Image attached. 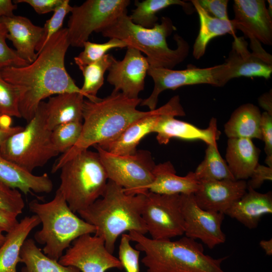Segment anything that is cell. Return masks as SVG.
<instances>
[{"instance_id":"6da1fadb","label":"cell","mask_w":272,"mask_h":272,"mask_svg":"<svg viewBox=\"0 0 272 272\" xmlns=\"http://www.w3.org/2000/svg\"><path fill=\"white\" fill-rule=\"evenodd\" d=\"M70 46L67 29L62 28L49 39L33 62L1 70L4 79L18 90L20 114L27 122L34 117L42 100L51 95L79 93L86 97L65 67L64 58Z\"/></svg>"},{"instance_id":"7a4b0ae2","label":"cell","mask_w":272,"mask_h":272,"mask_svg":"<svg viewBox=\"0 0 272 272\" xmlns=\"http://www.w3.org/2000/svg\"><path fill=\"white\" fill-rule=\"evenodd\" d=\"M141 98H129L120 92L112 93L95 101L84 100L83 128L77 143L60 157L52 167V172L91 146L101 145L116 138L134 122L156 113L158 108L140 111L137 107Z\"/></svg>"},{"instance_id":"3957f363","label":"cell","mask_w":272,"mask_h":272,"mask_svg":"<svg viewBox=\"0 0 272 272\" xmlns=\"http://www.w3.org/2000/svg\"><path fill=\"white\" fill-rule=\"evenodd\" d=\"M145 194H127L108 180L102 196L78 213L95 227L94 235L104 239L107 249L113 254L120 235L127 231L147 233L142 216Z\"/></svg>"},{"instance_id":"277c9868","label":"cell","mask_w":272,"mask_h":272,"mask_svg":"<svg viewBox=\"0 0 272 272\" xmlns=\"http://www.w3.org/2000/svg\"><path fill=\"white\" fill-rule=\"evenodd\" d=\"M135 248L145 253L142 263L147 272H225L221 266L227 257L214 258L204 253L195 240H155L135 231L128 233Z\"/></svg>"},{"instance_id":"5b68a950","label":"cell","mask_w":272,"mask_h":272,"mask_svg":"<svg viewBox=\"0 0 272 272\" xmlns=\"http://www.w3.org/2000/svg\"><path fill=\"white\" fill-rule=\"evenodd\" d=\"M175 30L168 17H162L160 24L147 28L133 23L125 12L100 32L104 37L120 39L127 47L144 53L150 67L173 69L187 57L189 51L188 43L177 34L174 36L176 48L168 47L166 38Z\"/></svg>"},{"instance_id":"8992f818","label":"cell","mask_w":272,"mask_h":272,"mask_svg":"<svg viewBox=\"0 0 272 272\" xmlns=\"http://www.w3.org/2000/svg\"><path fill=\"white\" fill-rule=\"evenodd\" d=\"M29 208L42 224L34 235L35 240L44 245L42 252L54 260L58 261L78 237L95 233V227L77 216L58 190L51 200L41 203L33 200Z\"/></svg>"},{"instance_id":"52a82bcc","label":"cell","mask_w":272,"mask_h":272,"mask_svg":"<svg viewBox=\"0 0 272 272\" xmlns=\"http://www.w3.org/2000/svg\"><path fill=\"white\" fill-rule=\"evenodd\" d=\"M60 170L57 190L75 213L86 209L103 195L108 179L97 152L83 151Z\"/></svg>"},{"instance_id":"ba28073f","label":"cell","mask_w":272,"mask_h":272,"mask_svg":"<svg viewBox=\"0 0 272 272\" xmlns=\"http://www.w3.org/2000/svg\"><path fill=\"white\" fill-rule=\"evenodd\" d=\"M23 129L0 145V155L32 173L59 153L51 138V130L45 120L44 102H41L34 117Z\"/></svg>"},{"instance_id":"9c48e42d","label":"cell","mask_w":272,"mask_h":272,"mask_svg":"<svg viewBox=\"0 0 272 272\" xmlns=\"http://www.w3.org/2000/svg\"><path fill=\"white\" fill-rule=\"evenodd\" d=\"M97 150L108 180L123 188L127 194H145L147 187L153 181L156 165L151 154L139 150L130 155L120 156L110 153L97 145Z\"/></svg>"},{"instance_id":"30bf717a","label":"cell","mask_w":272,"mask_h":272,"mask_svg":"<svg viewBox=\"0 0 272 272\" xmlns=\"http://www.w3.org/2000/svg\"><path fill=\"white\" fill-rule=\"evenodd\" d=\"M129 0H87L72 7L67 23L70 45L83 47L93 32H100L127 12Z\"/></svg>"},{"instance_id":"8fae6325","label":"cell","mask_w":272,"mask_h":272,"mask_svg":"<svg viewBox=\"0 0 272 272\" xmlns=\"http://www.w3.org/2000/svg\"><path fill=\"white\" fill-rule=\"evenodd\" d=\"M142 216L151 238L167 240L184 234V221L181 194L147 191Z\"/></svg>"},{"instance_id":"7c38bea8","label":"cell","mask_w":272,"mask_h":272,"mask_svg":"<svg viewBox=\"0 0 272 272\" xmlns=\"http://www.w3.org/2000/svg\"><path fill=\"white\" fill-rule=\"evenodd\" d=\"M263 0H235L233 3L236 30L250 40L252 52L272 64V56L261 43L272 44V17Z\"/></svg>"},{"instance_id":"4fadbf2b","label":"cell","mask_w":272,"mask_h":272,"mask_svg":"<svg viewBox=\"0 0 272 272\" xmlns=\"http://www.w3.org/2000/svg\"><path fill=\"white\" fill-rule=\"evenodd\" d=\"M58 261L62 265L75 267L81 272L123 268L118 258L108 250L104 239L92 234L82 235L74 240Z\"/></svg>"},{"instance_id":"5bb4252c","label":"cell","mask_w":272,"mask_h":272,"mask_svg":"<svg viewBox=\"0 0 272 272\" xmlns=\"http://www.w3.org/2000/svg\"><path fill=\"white\" fill-rule=\"evenodd\" d=\"M181 195L185 236L199 239L210 249L224 243L226 235L221 227L225 214L201 209L193 194Z\"/></svg>"},{"instance_id":"9a60e30c","label":"cell","mask_w":272,"mask_h":272,"mask_svg":"<svg viewBox=\"0 0 272 272\" xmlns=\"http://www.w3.org/2000/svg\"><path fill=\"white\" fill-rule=\"evenodd\" d=\"M217 65L199 68L189 64L182 70L149 67L148 74L153 79L154 87L150 96L142 100L141 106L148 107L150 110L156 109L158 97L163 91L175 90L179 87L196 84H209L218 87L215 78Z\"/></svg>"},{"instance_id":"2e32d148","label":"cell","mask_w":272,"mask_h":272,"mask_svg":"<svg viewBox=\"0 0 272 272\" xmlns=\"http://www.w3.org/2000/svg\"><path fill=\"white\" fill-rule=\"evenodd\" d=\"M233 37L228 57L224 63L217 65L215 78L218 87H223L231 79L240 77L270 78L272 64L249 51L244 37Z\"/></svg>"},{"instance_id":"e0dca14e","label":"cell","mask_w":272,"mask_h":272,"mask_svg":"<svg viewBox=\"0 0 272 272\" xmlns=\"http://www.w3.org/2000/svg\"><path fill=\"white\" fill-rule=\"evenodd\" d=\"M175 113L184 116V110L180 104V98L175 95L155 114L143 117L129 125L114 139L101 145H97L106 151L117 155L127 156L135 154L140 141L153 129L161 116L167 113Z\"/></svg>"},{"instance_id":"ac0fdd59","label":"cell","mask_w":272,"mask_h":272,"mask_svg":"<svg viewBox=\"0 0 272 272\" xmlns=\"http://www.w3.org/2000/svg\"><path fill=\"white\" fill-rule=\"evenodd\" d=\"M150 65L139 50L127 47L124 58L115 59L108 69L107 81L114 88L129 98H137L145 87V80Z\"/></svg>"},{"instance_id":"d6986e66","label":"cell","mask_w":272,"mask_h":272,"mask_svg":"<svg viewBox=\"0 0 272 272\" xmlns=\"http://www.w3.org/2000/svg\"><path fill=\"white\" fill-rule=\"evenodd\" d=\"M247 189V182L243 180L201 181L193 196L201 209L225 214Z\"/></svg>"},{"instance_id":"ffe728a7","label":"cell","mask_w":272,"mask_h":272,"mask_svg":"<svg viewBox=\"0 0 272 272\" xmlns=\"http://www.w3.org/2000/svg\"><path fill=\"white\" fill-rule=\"evenodd\" d=\"M175 113H167L161 116L153 132L157 133L156 139L160 145H166L172 138L183 140H201L208 145L217 143L221 132L218 130L217 119L213 117L209 126L201 129L195 125L177 120Z\"/></svg>"},{"instance_id":"44dd1931","label":"cell","mask_w":272,"mask_h":272,"mask_svg":"<svg viewBox=\"0 0 272 272\" xmlns=\"http://www.w3.org/2000/svg\"><path fill=\"white\" fill-rule=\"evenodd\" d=\"M0 23L6 27L7 39L12 41L18 55L28 63L33 62L37 56L36 48L41 38L43 28L20 16L2 17Z\"/></svg>"},{"instance_id":"7402d4cb","label":"cell","mask_w":272,"mask_h":272,"mask_svg":"<svg viewBox=\"0 0 272 272\" xmlns=\"http://www.w3.org/2000/svg\"><path fill=\"white\" fill-rule=\"evenodd\" d=\"M272 213V194L262 193L247 187L246 193L226 212L249 229L256 228L261 218Z\"/></svg>"},{"instance_id":"603a6c76","label":"cell","mask_w":272,"mask_h":272,"mask_svg":"<svg viewBox=\"0 0 272 272\" xmlns=\"http://www.w3.org/2000/svg\"><path fill=\"white\" fill-rule=\"evenodd\" d=\"M154 179L147 190L162 194H191L198 189L199 181L194 172L186 176L176 174V171L170 161L156 165L153 170Z\"/></svg>"},{"instance_id":"cb8c5ba5","label":"cell","mask_w":272,"mask_h":272,"mask_svg":"<svg viewBox=\"0 0 272 272\" xmlns=\"http://www.w3.org/2000/svg\"><path fill=\"white\" fill-rule=\"evenodd\" d=\"M0 181L25 194L34 192L49 193L53 183L47 173L35 175L0 155Z\"/></svg>"},{"instance_id":"d4e9b609","label":"cell","mask_w":272,"mask_h":272,"mask_svg":"<svg viewBox=\"0 0 272 272\" xmlns=\"http://www.w3.org/2000/svg\"><path fill=\"white\" fill-rule=\"evenodd\" d=\"M84 97L79 93H64L49 97L44 102L47 127L52 130L63 123L82 122Z\"/></svg>"},{"instance_id":"484cf974","label":"cell","mask_w":272,"mask_h":272,"mask_svg":"<svg viewBox=\"0 0 272 272\" xmlns=\"http://www.w3.org/2000/svg\"><path fill=\"white\" fill-rule=\"evenodd\" d=\"M259 153L251 139L229 138L226 163L236 180H245L250 177L259 164Z\"/></svg>"},{"instance_id":"4316f807","label":"cell","mask_w":272,"mask_h":272,"mask_svg":"<svg viewBox=\"0 0 272 272\" xmlns=\"http://www.w3.org/2000/svg\"><path fill=\"white\" fill-rule=\"evenodd\" d=\"M40 224L36 215L27 216L7 233L0 246V272H17V264L21 262L22 247L30 232Z\"/></svg>"},{"instance_id":"83f0119b","label":"cell","mask_w":272,"mask_h":272,"mask_svg":"<svg viewBox=\"0 0 272 272\" xmlns=\"http://www.w3.org/2000/svg\"><path fill=\"white\" fill-rule=\"evenodd\" d=\"M190 2L199 20V30L192 50L193 56L199 59L205 54L207 45L212 39L227 33L235 36L236 30L233 20H224L213 17L200 6L197 0Z\"/></svg>"},{"instance_id":"f1b7e54d","label":"cell","mask_w":272,"mask_h":272,"mask_svg":"<svg viewBox=\"0 0 272 272\" xmlns=\"http://www.w3.org/2000/svg\"><path fill=\"white\" fill-rule=\"evenodd\" d=\"M261 117L258 107L252 103L244 104L231 114L225 124V133L229 138H255L262 140Z\"/></svg>"},{"instance_id":"f546056e","label":"cell","mask_w":272,"mask_h":272,"mask_svg":"<svg viewBox=\"0 0 272 272\" xmlns=\"http://www.w3.org/2000/svg\"><path fill=\"white\" fill-rule=\"evenodd\" d=\"M20 256L21 262L24 264L21 272H81L75 267L62 265L48 257L31 238L24 243Z\"/></svg>"},{"instance_id":"4dcf8cb0","label":"cell","mask_w":272,"mask_h":272,"mask_svg":"<svg viewBox=\"0 0 272 272\" xmlns=\"http://www.w3.org/2000/svg\"><path fill=\"white\" fill-rule=\"evenodd\" d=\"M134 5L136 8L129 16L130 20L134 24L147 28H152L158 23L156 14L170 6L179 5L188 14H191L193 10L190 3L180 0L135 1Z\"/></svg>"},{"instance_id":"1f68e13d","label":"cell","mask_w":272,"mask_h":272,"mask_svg":"<svg viewBox=\"0 0 272 272\" xmlns=\"http://www.w3.org/2000/svg\"><path fill=\"white\" fill-rule=\"evenodd\" d=\"M199 181L236 180L231 173L227 163L221 157L217 143L208 145L203 160L194 172Z\"/></svg>"},{"instance_id":"d6a6232c","label":"cell","mask_w":272,"mask_h":272,"mask_svg":"<svg viewBox=\"0 0 272 272\" xmlns=\"http://www.w3.org/2000/svg\"><path fill=\"white\" fill-rule=\"evenodd\" d=\"M116 59L110 54H106L99 60L80 68L84 76V83L81 88L86 97L95 101L99 90L104 84V74Z\"/></svg>"},{"instance_id":"836d02e7","label":"cell","mask_w":272,"mask_h":272,"mask_svg":"<svg viewBox=\"0 0 272 272\" xmlns=\"http://www.w3.org/2000/svg\"><path fill=\"white\" fill-rule=\"evenodd\" d=\"M82 128V122H71L58 125L51 130V141L59 154L65 153L77 143Z\"/></svg>"},{"instance_id":"e575fe53","label":"cell","mask_w":272,"mask_h":272,"mask_svg":"<svg viewBox=\"0 0 272 272\" xmlns=\"http://www.w3.org/2000/svg\"><path fill=\"white\" fill-rule=\"evenodd\" d=\"M127 46L125 42L115 38H110L108 41L103 43L87 41L83 45L84 50L75 57L74 60L79 68H80L99 60L111 49Z\"/></svg>"},{"instance_id":"d590c367","label":"cell","mask_w":272,"mask_h":272,"mask_svg":"<svg viewBox=\"0 0 272 272\" xmlns=\"http://www.w3.org/2000/svg\"><path fill=\"white\" fill-rule=\"evenodd\" d=\"M72 7L70 1L63 0L61 5L53 11L52 17L46 21L43 28L40 40L38 44L36 51L38 54L44 48L49 39L62 28L64 19L71 13Z\"/></svg>"},{"instance_id":"8d00e7d4","label":"cell","mask_w":272,"mask_h":272,"mask_svg":"<svg viewBox=\"0 0 272 272\" xmlns=\"http://www.w3.org/2000/svg\"><path fill=\"white\" fill-rule=\"evenodd\" d=\"M0 70V115L21 118L17 88L5 81Z\"/></svg>"},{"instance_id":"74e56055","label":"cell","mask_w":272,"mask_h":272,"mask_svg":"<svg viewBox=\"0 0 272 272\" xmlns=\"http://www.w3.org/2000/svg\"><path fill=\"white\" fill-rule=\"evenodd\" d=\"M128 234L121 235L118 250V259L126 272H140V251L133 248Z\"/></svg>"},{"instance_id":"f35d334b","label":"cell","mask_w":272,"mask_h":272,"mask_svg":"<svg viewBox=\"0 0 272 272\" xmlns=\"http://www.w3.org/2000/svg\"><path fill=\"white\" fill-rule=\"evenodd\" d=\"M25 203L19 190L0 181V208L17 215L22 213Z\"/></svg>"},{"instance_id":"ab89813d","label":"cell","mask_w":272,"mask_h":272,"mask_svg":"<svg viewBox=\"0 0 272 272\" xmlns=\"http://www.w3.org/2000/svg\"><path fill=\"white\" fill-rule=\"evenodd\" d=\"M8 33L5 26L0 23V70L8 66H24L28 65L29 63L21 58L15 50L8 45L6 42Z\"/></svg>"},{"instance_id":"60d3db41","label":"cell","mask_w":272,"mask_h":272,"mask_svg":"<svg viewBox=\"0 0 272 272\" xmlns=\"http://www.w3.org/2000/svg\"><path fill=\"white\" fill-rule=\"evenodd\" d=\"M260 128L262 140L264 142L266 155L265 163L272 168V115L264 111L261 113Z\"/></svg>"},{"instance_id":"b9f144b4","label":"cell","mask_w":272,"mask_h":272,"mask_svg":"<svg viewBox=\"0 0 272 272\" xmlns=\"http://www.w3.org/2000/svg\"><path fill=\"white\" fill-rule=\"evenodd\" d=\"M200 6L211 16L217 19L228 20V0H197Z\"/></svg>"},{"instance_id":"7bdbcfd3","label":"cell","mask_w":272,"mask_h":272,"mask_svg":"<svg viewBox=\"0 0 272 272\" xmlns=\"http://www.w3.org/2000/svg\"><path fill=\"white\" fill-rule=\"evenodd\" d=\"M249 178L247 182V187L254 190L259 188L265 181H271L272 168L258 164Z\"/></svg>"},{"instance_id":"ee69618b","label":"cell","mask_w":272,"mask_h":272,"mask_svg":"<svg viewBox=\"0 0 272 272\" xmlns=\"http://www.w3.org/2000/svg\"><path fill=\"white\" fill-rule=\"evenodd\" d=\"M63 0H17L14 3H26L31 6L39 14H44L53 12L61 4Z\"/></svg>"},{"instance_id":"f6af8a7d","label":"cell","mask_w":272,"mask_h":272,"mask_svg":"<svg viewBox=\"0 0 272 272\" xmlns=\"http://www.w3.org/2000/svg\"><path fill=\"white\" fill-rule=\"evenodd\" d=\"M23 127L13 126L12 117L0 115V145L13 134L20 131Z\"/></svg>"},{"instance_id":"bcb514c9","label":"cell","mask_w":272,"mask_h":272,"mask_svg":"<svg viewBox=\"0 0 272 272\" xmlns=\"http://www.w3.org/2000/svg\"><path fill=\"white\" fill-rule=\"evenodd\" d=\"M18 215L0 208V230L7 233L11 231L19 223Z\"/></svg>"},{"instance_id":"7dc6e473","label":"cell","mask_w":272,"mask_h":272,"mask_svg":"<svg viewBox=\"0 0 272 272\" xmlns=\"http://www.w3.org/2000/svg\"><path fill=\"white\" fill-rule=\"evenodd\" d=\"M17 9V5L12 1L0 0V18L13 16V12Z\"/></svg>"},{"instance_id":"c3c4849f","label":"cell","mask_w":272,"mask_h":272,"mask_svg":"<svg viewBox=\"0 0 272 272\" xmlns=\"http://www.w3.org/2000/svg\"><path fill=\"white\" fill-rule=\"evenodd\" d=\"M271 90L260 96L258 101L259 105L265 112L272 115V94Z\"/></svg>"},{"instance_id":"681fc988","label":"cell","mask_w":272,"mask_h":272,"mask_svg":"<svg viewBox=\"0 0 272 272\" xmlns=\"http://www.w3.org/2000/svg\"><path fill=\"white\" fill-rule=\"evenodd\" d=\"M259 245L264 251L265 254L267 255L272 254V240L271 239L267 240H262L259 242Z\"/></svg>"},{"instance_id":"f907efd6","label":"cell","mask_w":272,"mask_h":272,"mask_svg":"<svg viewBox=\"0 0 272 272\" xmlns=\"http://www.w3.org/2000/svg\"><path fill=\"white\" fill-rule=\"evenodd\" d=\"M3 233L4 232L0 230V246L3 243L5 239V235Z\"/></svg>"},{"instance_id":"816d5d0a","label":"cell","mask_w":272,"mask_h":272,"mask_svg":"<svg viewBox=\"0 0 272 272\" xmlns=\"http://www.w3.org/2000/svg\"><path fill=\"white\" fill-rule=\"evenodd\" d=\"M267 2L268 4V8L267 9L270 15L272 16V1L271 0H268Z\"/></svg>"}]
</instances>
